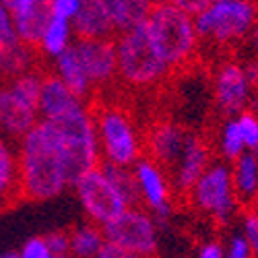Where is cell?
Instances as JSON below:
<instances>
[{
    "label": "cell",
    "mask_w": 258,
    "mask_h": 258,
    "mask_svg": "<svg viewBox=\"0 0 258 258\" xmlns=\"http://www.w3.org/2000/svg\"><path fill=\"white\" fill-rule=\"evenodd\" d=\"M41 77L35 71L0 81V137L21 141L39 122Z\"/></svg>",
    "instance_id": "277c9868"
},
{
    "label": "cell",
    "mask_w": 258,
    "mask_h": 258,
    "mask_svg": "<svg viewBox=\"0 0 258 258\" xmlns=\"http://www.w3.org/2000/svg\"><path fill=\"white\" fill-rule=\"evenodd\" d=\"M75 44V33H73V25L69 21L62 19H50V23L39 39L37 50H41L48 58L56 60L58 56H62L71 46Z\"/></svg>",
    "instance_id": "603a6c76"
},
{
    "label": "cell",
    "mask_w": 258,
    "mask_h": 258,
    "mask_svg": "<svg viewBox=\"0 0 258 258\" xmlns=\"http://www.w3.org/2000/svg\"><path fill=\"white\" fill-rule=\"evenodd\" d=\"M3 3L11 15L17 39L23 46L35 50L52 19L48 0H3Z\"/></svg>",
    "instance_id": "5bb4252c"
},
{
    "label": "cell",
    "mask_w": 258,
    "mask_h": 258,
    "mask_svg": "<svg viewBox=\"0 0 258 258\" xmlns=\"http://www.w3.org/2000/svg\"><path fill=\"white\" fill-rule=\"evenodd\" d=\"M209 3H211V0H174V5L180 11H184L186 15H190L192 19H195L199 13H203L209 7Z\"/></svg>",
    "instance_id": "836d02e7"
},
{
    "label": "cell",
    "mask_w": 258,
    "mask_h": 258,
    "mask_svg": "<svg viewBox=\"0 0 258 258\" xmlns=\"http://www.w3.org/2000/svg\"><path fill=\"white\" fill-rule=\"evenodd\" d=\"M133 174L139 186L141 205H145L157 227H165L171 217V184L165 169H161L153 159L143 155L135 165Z\"/></svg>",
    "instance_id": "8fae6325"
},
{
    "label": "cell",
    "mask_w": 258,
    "mask_h": 258,
    "mask_svg": "<svg viewBox=\"0 0 258 258\" xmlns=\"http://www.w3.org/2000/svg\"><path fill=\"white\" fill-rule=\"evenodd\" d=\"M33 60L35 52L23 44H17L15 48L7 50L0 58V77L5 79H15L19 75H25L33 71Z\"/></svg>",
    "instance_id": "484cf974"
},
{
    "label": "cell",
    "mask_w": 258,
    "mask_h": 258,
    "mask_svg": "<svg viewBox=\"0 0 258 258\" xmlns=\"http://www.w3.org/2000/svg\"><path fill=\"white\" fill-rule=\"evenodd\" d=\"M69 235H71V256L75 258H97V254L105 244L101 227L93 223H83Z\"/></svg>",
    "instance_id": "d4e9b609"
},
{
    "label": "cell",
    "mask_w": 258,
    "mask_h": 258,
    "mask_svg": "<svg viewBox=\"0 0 258 258\" xmlns=\"http://www.w3.org/2000/svg\"><path fill=\"white\" fill-rule=\"evenodd\" d=\"M211 147L199 137L192 135L186 141V147L178 159V163L171 167V190H176L178 195H188L199 182V178L207 171V167L211 165Z\"/></svg>",
    "instance_id": "9a60e30c"
},
{
    "label": "cell",
    "mask_w": 258,
    "mask_h": 258,
    "mask_svg": "<svg viewBox=\"0 0 258 258\" xmlns=\"http://www.w3.org/2000/svg\"><path fill=\"white\" fill-rule=\"evenodd\" d=\"M219 153L227 161H238L246 153V147H244L240 128H238V120H235V118H229L223 124V128H221V135H219Z\"/></svg>",
    "instance_id": "4316f807"
},
{
    "label": "cell",
    "mask_w": 258,
    "mask_h": 258,
    "mask_svg": "<svg viewBox=\"0 0 258 258\" xmlns=\"http://www.w3.org/2000/svg\"><path fill=\"white\" fill-rule=\"evenodd\" d=\"M75 190H77V197H79V203L85 215L97 227H105L107 223H112L122 213L128 211V205L116 192V188L110 184V180L105 178L101 167L87 171L75 184Z\"/></svg>",
    "instance_id": "30bf717a"
},
{
    "label": "cell",
    "mask_w": 258,
    "mask_h": 258,
    "mask_svg": "<svg viewBox=\"0 0 258 258\" xmlns=\"http://www.w3.org/2000/svg\"><path fill=\"white\" fill-rule=\"evenodd\" d=\"M17 254H19V258H54L50 248H48V244H46V240H44V235L29 238Z\"/></svg>",
    "instance_id": "f546056e"
},
{
    "label": "cell",
    "mask_w": 258,
    "mask_h": 258,
    "mask_svg": "<svg viewBox=\"0 0 258 258\" xmlns=\"http://www.w3.org/2000/svg\"><path fill=\"white\" fill-rule=\"evenodd\" d=\"M52 75L58 77L83 101L93 93V87H91V83L87 79V73H85L81 60H79V54L75 50V44L67 52H64L62 56H58L54 60V73Z\"/></svg>",
    "instance_id": "d6986e66"
},
{
    "label": "cell",
    "mask_w": 258,
    "mask_h": 258,
    "mask_svg": "<svg viewBox=\"0 0 258 258\" xmlns=\"http://www.w3.org/2000/svg\"><path fill=\"white\" fill-rule=\"evenodd\" d=\"M238 120V128L246 147V153H258V114L256 112H242L240 116H235Z\"/></svg>",
    "instance_id": "83f0119b"
},
{
    "label": "cell",
    "mask_w": 258,
    "mask_h": 258,
    "mask_svg": "<svg viewBox=\"0 0 258 258\" xmlns=\"http://www.w3.org/2000/svg\"><path fill=\"white\" fill-rule=\"evenodd\" d=\"M0 258H19L17 252H7V254H0Z\"/></svg>",
    "instance_id": "ab89813d"
},
{
    "label": "cell",
    "mask_w": 258,
    "mask_h": 258,
    "mask_svg": "<svg viewBox=\"0 0 258 258\" xmlns=\"http://www.w3.org/2000/svg\"><path fill=\"white\" fill-rule=\"evenodd\" d=\"M21 199L19 159L13 145L0 137V209Z\"/></svg>",
    "instance_id": "44dd1931"
},
{
    "label": "cell",
    "mask_w": 258,
    "mask_h": 258,
    "mask_svg": "<svg viewBox=\"0 0 258 258\" xmlns=\"http://www.w3.org/2000/svg\"><path fill=\"white\" fill-rule=\"evenodd\" d=\"M83 7V0H48V9L54 19H62L73 23V19Z\"/></svg>",
    "instance_id": "f1b7e54d"
},
{
    "label": "cell",
    "mask_w": 258,
    "mask_h": 258,
    "mask_svg": "<svg viewBox=\"0 0 258 258\" xmlns=\"http://www.w3.org/2000/svg\"><path fill=\"white\" fill-rule=\"evenodd\" d=\"M17 159L21 199L52 201L71 188L62 141L52 122L39 120L19 141Z\"/></svg>",
    "instance_id": "6da1fadb"
},
{
    "label": "cell",
    "mask_w": 258,
    "mask_h": 258,
    "mask_svg": "<svg viewBox=\"0 0 258 258\" xmlns=\"http://www.w3.org/2000/svg\"><path fill=\"white\" fill-rule=\"evenodd\" d=\"M190 133L176 122H157L147 135V157L161 169L171 171L184 151Z\"/></svg>",
    "instance_id": "2e32d148"
},
{
    "label": "cell",
    "mask_w": 258,
    "mask_h": 258,
    "mask_svg": "<svg viewBox=\"0 0 258 258\" xmlns=\"http://www.w3.org/2000/svg\"><path fill=\"white\" fill-rule=\"evenodd\" d=\"M242 67H244V75H246V79L250 83V87H256V85H258V60L242 64Z\"/></svg>",
    "instance_id": "8d00e7d4"
},
{
    "label": "cell",
    "mask_w": 258,
    "mask_h": 258,
    "mask_svg": "<svg viewBox=\"0 0 258 258\" xmlns=\"http://www.w3.org/2000/svg\"><path fill=\"white\" fill-rule=\"evenodd\" d=\"M99 167L105 174V178L110 180V184L116 188V192L124 199L128 209H141V195H139L133 167H116L107 163H99Z\"/></svg>",
    "instance_id": "cb8c5ba5"
},
{
    "label": "cell",
    "mask_w": 258,
    "mask_h": 258,
    "mask_svg": "<svg viewBox=\"0 0 258 258\" xmlns=\"http://www.w3.org/2000/svg\"><path fill=\"white\" fill-rule=\"evenodd\" d=\"M145 25L155 54L169 71L192 60L199 48L195 21L174 3H153Z\"/></svg>",
    "instance_id": "7a4b0ae2"
},
{
    "label": "cell",
    "mask_w": 258,
    "mask_h": 258,
    "mask_svg": "<svg viewBox=\"0 0 258 258\" xmlns=\"http://www.w3.org/2000/svg\"><path fill=\"white\" fill-rule=\"evenodd\" d=\"M199 39L215 44H233L248 37L258 21V7L248 0H211L209 7L195 19Z\"/></svg>",
    "instance_id": "52a82bcc"
},
{
    "label": "cell",
    "mask_w": 258,
    "mask_h": 258,
    "mask_svg": "<svg viewBox=\"0 0 258 258\" xmlns=\"http://www.w3.org/2000/svg\"><path fill=\"white\" fill-rule=\"evenodd\" d=\"M93 112L101 163L116 167H133L145 155V143L124 107L99 105Z\"/></svg>",
    "instance_id": "3957f363"
},
{
    "label": "cell",
    "mask_w": 258,
    "mask_h": 258,
    "mask_svg": "<svg viewBox=\"0 0 258 258\" xmlns=\"http://www.w3.org/2000/svg\"><path fill=\"white\" fill-rule=\"evenodd\" d=\"M250 83L244 75V67L238 62H223L213 77L215 105L229 118L246 112L250 101Z\"/></svg>",
    "instance_id": "7c38bea8"
},
{
    "label": "cell",
    "mask_w": 258,
    "mask_h": 258,
    "mask_svg": "<svg viewBox=\"0 0 258 258\" xmlns=\"http://www.w3.org/2000/svg\"><path fill=\"white\" fill-rule=\"evenodd\" d=\"M71 25H73L75 39H114L116 37L105 0H83V7Z\"/></svg>",
    "instance_id": "ac0fdd59"
},
{
    "label": "cell",
    "mask_w": 258,
    "mask_h": 258,
    "mask_svg": "<svg viewBox=\"0 0 258 258\" xmlns=\"http://www.w3.org/2000/svg\"><path fill=\"white\" fill-rule=\"evenodd\" d=\"M105 5L114 33L122 35L145 23L153 3H149V0H105Z\"/></svg>",
    "instance_id": "ffe728a7"
},
{
    "label": "cell",
    "mask_w": 258,
    "mask_h": 258,
    "mask_svg": "<svg viewBox=\"0 0 258 258\" xmlns=\"http://www.w3.org/2000/svg\"><path fill=\"white\" fill-rule=\"evenodd\" d=\"M188 195L192 205L217 223H227L238 209V197H235L231 182V167L223 161H213Z\"/></svg>",
    "instance_id": "ba28073f"
},
{
    "label": "cell",
    "mask_w": 258,
    "mask_h": 258,
    "mask_svg": "<svg viewBox=\"0 0 258 258\" xmlns=\"http://www.w3.org/2000/svg\"><path fill=\"white\" fill-rule=\"evenodd\" d=\"M44 240L52 252V256L71 254V235L69 231H50L44 235Z\"/></svg>",
    "instance_id": "d6a6232c"
},
{
    "label": "cell",
    "mask_w": 258,
    "mask_h": 258,
    "mask_svg": "<svg viewBox=\"0 0 258 258\" xmlns=\"http://www.w3.org/2000/svg\"><path fill=\"white\" fill-rule=\"evenodd\" d=\"M231 182L235 197L252 201L258 195V155L244 153L231 167Z\"/></svg>",
    "instance_id": "7402d4cb"
},
{
    "label": "cell",
    "mask_w": 258,
    "mask_h": 258,
    "mask_svg": "<svg viewBox=\"0 0 258 258\" xmlns=\"http://www.w3.org/2000/svg\"><path fill=\"white\" fill-rule=\"evenodd\" d=\"M242 235L250 244L254 256H258V211H246L242 217Z\"/></svg>",
    "instance_id": "4dcf8cb0"
},
{
    "label": "cell",
    "mask_w": 258,
    "mask_h": 258,
    "mask_svg": "<svg viewBox=\"0 0 258 258\" xmlns=\"http://www.w3.org/2000/svg\"><path fill=\"white\" fill-rule=\"evenodd\" d=\"M223 258H254V252L242 233H233L223 248Z\"/></svg>",
    "instance_id": "1f68e13d"
},
{
    "label": "cell",
    "mask_w": 258,
    "mask_h": 258,
    "mask_svg": "<svg viewBox=\"0 0 258 258\" xmlns=\"http://www.w3.org/2000/svg\"><path fill=\"white\" fill-rule=\"evenodd\" d=\"M248 41H250V50L254 52V56L258 60V21H256V25L252 27V31L248 33Z\"/></svg>",
    "instance_id": "74e56055"
},
{
    "label": "cell",
    "mask_w": 258,
    "mask_h": 258,
    "mask_svg": "<svg viewBox=\"0 0 258 258\" xmlns=\"http://www.w3.org/2000/svg\"><path fill=\"white\" fill-rule=\"evenodd\" d=\"M145 23L114 37L118 79L133 89H151L171 73L155 54Z\"/></svg>",
    "instance_id": "8992f818"
},
{
    "label": "cell",
    "mask_w": 258,
    "mask_h": 258,
    "mask_svg": "<svg viewBox=\"0 0 258 258\" xmlns=\"http://www.w3.org/2000/svg\"><path fill=\"white\" fill-rule=\"evenodd\" d=\"M54 258H75V256H71V254H64V256H54Z\"/></svg>",
    "instance_id": "60d3db41"
},
{
    "label": "cell",
    "mask_w": 258,
    "mask_h": 258,
    "mask_svg": "<svg viewBox=\"0 0 258 258\" xmlns=\"http://www.w3.org/2000/svg\"><path fill=\"white\" fill-rule=\"evenodd\" d=\"M97 258H141V256H135L131 252H126V250H122L118 246H112V244L105 242L103 248H101V252L97 254Z\"/></svg>",
    "instance_id": "e575fe53"
},
{
    "label": "cell",
    "mask_w": 258,
    "mask_h": 258,
    "mask_svg": "<svg viewBox=\"0 0 258 258\" xmlns=\"http://www.w3.org/2000/svg\"><path fill=\"white\" fill-rule=\"evenodd\" d=\"M7 50H11V48H7V44L3 41V37H0V58H3V54H5Z\"/></svg>",
    "instance_id": "f35d334b"
},
{
    "label": "cell",
    "mask_w": 258,
    "mask_h": 258,
    "mask_svg": "<svg viewBox=\"0 0 258 258\" xmlns=\"http://www.w3.org/2000/svg\"><path fill=\"white\" fill-rule=\"evenodd\" d=\"M75 50L91 87H105L118 77L114 39H75Z\"/></svg>",
    "instance_id": "4fadbf2b"
},
{
    "label": "cell",
    "mask_w": 258,
    "mask_h": 258,
    "mask_svg": "<svg viewBox=\"0 0 258 258\" xmlns=\"http://www.w3.org/2000/svg\"><path fill=\"white\" fill-rule=\"evenodd\" d=\"M157 225L143 209H128L118 219L101 227L103 240L141 258H151L157 250Z\"/></svg>",
    "instance_id": "9c48e42d"
},
{
    "label": "cell",
    "mask_w": 258,
    "mask_h": 258,
    "mask_svg": "<svg viewBox=\"0 0 258 258\" xmlns=\"http://www.w3.org/2000/svg\"><path fill=\"white\" fill-rule=\"evenodd\" d=\"M85 101L79 99L67 85L54 75L41 77V91H39V120L54 122L69 112L77 110Z\"/></svg>",
    "instance_id": "e0dca14e"
},
{
    "label": "cell",
    "mask_w": 258,
    "mask_h": 258,
    "mask_svg": "<svg viewBox=\"0 0 258 258\" xmlns=\"http://www.w3.org/2000/svg\"><path fill=\"white\" fill-rule=\"evenodd\" d=\"M52 124L60 135L64 157H67L69 186H75L87 171L99 167L101 163L93 112L91 107H87V103H83Z\"/></svg>",
    "instance_id": "5b68a950"
},
{
    "label": "cell",
    "mask_w": 258,
    "mask_h": 258,
    "mask_svg": "<svg viewBox=\"0 0 258 258\" xmlns=\"http://www.w3.org/2000/svg\"><path fill=\"white\" fill-rule=\"evenodd\" d=\"M197 258H223V246L219 242H205Z\"/></svg>",
    "instance_id": "d590c367"
}]
</instances>
